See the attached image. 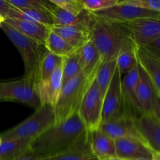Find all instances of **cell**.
Masks as SVG:
<instances>
[{"label":"cell","instance_id":"obj_1","mask_svg":"<svg viewBox=\"0 0 160 160\" xmlns=\"http://www.w3.org/2000/svg\"><path fill=\"white\" fill-rule=\"evenodd\" d=\"M89 134L77 112L62 123L49 128L33 141L30 149L38 157L45 159L76 146Z\"/></svg>","mask_w":160,"mask_h":160},{"label":"cell","instance_id":"obj_2","mask_svg":"<svg viewBox=\"0 0 160 160\" xmlns=\"http://www.w3.org/2000/svg\"><path fill=\"white\" fill-rule=\"evenodd\" d=\"M95 18L91 30V40L100 55L101 64H104L117 59L118 55L130 38L119 23L97 17Z\"/></svg>","mask_w":160,"mask_h":160},{"label":"cell","instance_id":"obj_3","mask_svg":"<svg viewBox=\"0 0 160 160\" xmlns=\"http://www.w3.org/2000/svg\"><path fill=\"white\" fill-rule=\"evenodd\" d=\"M0 28L21 56L24 66V78L31 80L38 85L41 61L47 51L45 45L20 34L4 21L0 23Z\"/></svg>","mask_w":160,"mask_h":160},{"label":"cell","instance_id":"obj_4","mask_svg":"<svg viewBox=\"0 0 160 160\" xmlns=\"http://www.w3.org/2000/svg\"><path fill=\"white\" fill-rule=\"evenodd\" d=\"M93 81L86 78L80 72L63 85L59 99L53 108L55 114L54 125L62 123L78 112L83 97Z\"/></svg>","mask_w":160,"mask_h":160},{"label":"cell","instance_id":"obj_5","mask_svg":"<svg viewBox=\"0 0 160 160\" xmlns=\"http://www.w3.org/2000/svg\"><path fill=\"white\" fill-rule=\"evenodd\" d=\"M55 124L53 107L42 105L34 113L13 127L0 134L2 139H24L34 141Z\"/></svg>","mask_w":160,"mask_h":160},{"label":"cell","instance_id":"obj_6","mask_svg":"<svg viewBox=\"0 0 160 160\" xmlns=\"http://www.w3.org/2000/svg\"><path fill=\"white\" fill-rule=\"evenodd\" d=\"M103 101V95L94 80L88 88L78 111L89 134L100 128L102 122Z\"/></svg>","mask_w":160,"mask_h":160},{"label":"cell","instance_id":"obj_7","mask_svg":"<svg viewBox=\"0 0 160 160\" xmlns=\"http://www.w3.org/2000/svg\"><path fill=\"white\" fill-rule=\"evenodd\" d=\"M0 98L3 101L23 103L35 109L42 106L37 85L25 78L14 81L0 82Z\"/></svg>","mask_w":160,"mask_h":160},{"label":"cell","instance_id":"obj_8","mask_svg":"<svg viewBox=\"0 0 160 160\" xmlns=\"http://www.w3.org/2000/svg\"><path fill=\"white\" fill-rule=\"evenodd\" d=\"M119 24L136 46L144 47L160 38V18L137 19Z\"/></svg>","mask_w":160,"mask_h":160},{"label":"cell","instance_id":"obj_9","mask_svg":"<svg viewBox=\"0 0 160 160\" xmlns=\"http://www.w3.org/2000/svg\"><path fill=\"white\" fill-rule=\"evenodd\" d=\"M95 17L113 23H125L142 18H160V12L119 1L117 5L98 12H92Z\"/></svg>","mask_w":160,"mask_h":160},{"label":"cell","instance_id":"obj_10","mask_svg":"<svg viewBox=\"0 0 160 160\" xmlns=\"http://www.w3.org/2000/svg\"><path fill=\"white\" fill-rule=\"evenodd\" d=\"M135 117L136 116L125 112L119 117L101 123L99 129L114 140L120 138L133 139L145 144L135 124Z\"/></svg>","mask_w":160,"mask_h":160},{"label":"cell","instance_id":"obj_11","mask_svg":"<svg viewBox=\"0 0 160 160\" xmlns=\"http://www.w3.org/2000/svg\"><path fill=\"white\" fill-rule=\"evenodd\" d=\"M121 80L122 76L116 68L111 84L104 97L101 123L126 112L121 88Z\"/></svg>","mask_w":160,"mask_h":160},{"label":"cell","instance_id":"obj_12","mask_svg":"<svg viewBox=\"0 0 160 160\" xmlns=\"http://www.w3.org/2000/svg\"><path fill=\"white\" fill-rule=\"evenodd\" d=\"M140 134L151 151L160 156V121L152 113H141L134 118Z\"/></svg>","mask_w":160,"mask_h":160},{"label":"cell","instance_id":"obj_13","mask_svg":"<svg viewBox=\"0 0 160 160\" xmlns=\"http://www.w3.org/2000/svg\"><path fill=\"white\" fill-rule=\"evenodd\" d=\"M139 79L136 88V97L141 113H152L156 89L143 67L138 63Z\"/></svg>","mask_w":160,"mask_h":160},{"label":"cell","instance_id":"obj_14","mask_svg":"<svg viewBox=\"0 0 160 160\" xmlns=\"http://www.w3.org/2000/svg\"><path fill=\"white\" fill-rule=\"evenodd\" d=\"M116 157L123 160L153 159V152L144 143L133 139L115 140Z\"/></svg>","mask_w":160,"mask_h":160},{"label":"cell","instance_id":"obj_15","mask_svg":"<svg viewBox=\"0 0 160 160\" xmlns=\"http://www.w3.org/2000/svg\"><path fill=\"white\" fill-rule=\"evenodd\" d=\"M63 88L62 65L56 70L50 78L37 85V92L42 105L54 108L59 99Z\"/></svg>","mask_w":160,"mask_h":160},{"label":"cell","instance_id":"obj_16","mask_svg":"<svg viewBox=\"0 0 160 160\" xmlns=\"http://www.w3.org/2000/svg\"><path fill=\"white\" fill-rule=\"evenodd\" d=\"M80 70L86 78L93 81L101 66L100 55L93 41L89 40L78 49Z\"/></svg>","mask_w":160,"mask_h":160},{"label":"cell","instance_id":"obj_17","mask_svg":"<svg viewBox=\"0 0 160 160\" xmlns=\"http://www.w3.org/2000/svg\"><path fill=\"white\" fill-rule=\"evenodd\" d=\"M7 24L26 37L36 41L42 45H45L50 28L42 23L28 20L6 18L4 20Z\"/></svg>","mask_w":160,"mask_h":160},{"label":"cell","instance_id":"obj_18","mask_svg":"<svg viewBox=\"0 0 160 160\" xmlns=\"http://www.w3.org/2000/svg\"><path fill=\"white\" fill-rule=\"evenodd\" d=\"M89 142L93 153L98 160L116 158L115 140L100 129L89 134Z\"/></svg>","mask_w":160,"mask_h":160},{"label":"cell","instance_id":"obj_19","mask_svg":"<svg viewBox=\"0 0 160 160\" xmlns=\"http://www.w3.org/2000/svg\"><path fill=\"white\" fill-rule=\"evenodd\" d=\"M139 79V67L138 63L131 71L124 75L121 80V88L123 97L125 109L127 113L132 114L133 109L140 112L137 100L136 97V88ZM133 115V114H132Z\"/></svg>","mask_w":160,"mask_h":160},{"label":"cell","instance_id":"obj_20","mask_svg":"<svg viewBox=\"0 0 160 160\" xmlns=\"http://www.w3.org/2000/svg\"><path fill=\"white\" fill-rule=\"evenodd\" d=\"M136 54L138 63L145 70L156 91L160 94V59L144 47L136 46Z\"/></svg>","mask_w":160,"mask_h":160},{"label":"cell","instance_id":"obj_21","mask_svg":"<svg viewBox=\"0 0 160 160\" xmlns=\"http://www.w3.org/2000/svg\"><path fill=\"white\" fill-rule=\"evenodd\" d=\"M50 29L61 36L75 49H79L91 39V30L87 28L53 25Z\"/></svg>","mask_w":160,"mask_h":160},{"label":"cell","instance_id":"obj_22","mask_svg":"<svg viewBox=\"0 0 160 160\" xmlns=\"http://www.w3.org/2000/svg\"><path fill=\"white\" fill-rule=\"evenodd\" d=\"M32 141L24 139H2L0 160H15L31 148Z\"/></svg>","mask_w":160,"mask_h":160},{"label":"cell","instance_id":"obj_23","mask_svg":"<svg viewBox=\"0 0 160 160\" xmlns=\"http://www.w3.org/2000/svg\"><path fill=\"white\" fill-rule=\"evenodd\" d=\"M43 160H98L93 153L89 142V134L76 146L59 155Z\"/></svg>","mask_w":160,"mask_h":160},{"label":"cell","instance_id":"obj_24","mask_svg":"<svg viewBox=\"0 0 160 160\" xmlns=\"http://www.w3.org/2000/svg\"><path fill=\"white\" fill-rule=\"evenodd\" d=\"M116 61L117 69L121 76L128 73L137 65L136 45L132 42L131 39H130L122 47L120 52L118 55Z\"/></svg>","mask_w":160,"mask_h":160},{"label":"cell","instance_id":"obj_25","mask_svg":"<svg viewBox=\"0 0 160 160\" xmlns=\"http://www.w3.org/2000/svg\"><path fill=\"white\" fill-rule=\"evenodd\" d=\"M44 45L50 52L63 58L70 56L77 50L51 29Z\"/></svg>","mask_w":160,"mask_h":160},{"label":"cell","instance_id":"obj_26","mask_svg":"<svg viewBox=\"0 0 160 160\" xmlns=\"http://www.w3.org/2000/svg\"><path fill=\"white\" fill-rule=\"evenodd\" d=\"M64 58L56 56L47 50L42 56L39 70V82H43L51 77V75L56 71L63 64Z\"/></svg>","mask_w":160,"mask_h":160},{"label":"cell","instance_id":"obj_27","mask_svg":"<svg viewBox=\"0 0 160 160\" xmlns=\"http://www.w3.org/2000/svg\"><path fill=\"white\" fill-rule=\"evenodd\" d=\"M116 68H117L116 59L110 61L104 64H101L99 68L98 72H97L94 80L97 82L103 97H104L105 94L108 91Z\"/></svg>","mask_w":160,"mask_h":160},{"label":"cell","instance_id":"obj_28","mask_svg":"<svg viewBox=\"0 0 160 160\" xmlns=\"http://www.w3.org/2000/svg\"><path fill=\"white\" fill-rule=\"evenodd\" d=\"M80 72H81V70H80L78 49H77L75 52L67 57H64L63 59V85L75 78Z\"/></svg>","mask_w":160,"mask_h":160},{"label":"cell","instance_id":"obj_29","mask_svg":"<svg viewBox=\"0 0 160 160\" xmlns=\"http://www.w3.org/2000/svg\"><path fill=\"white\" fill-rule=\"evenodd\" d=\"M51 2L61 9L75 16H79L86 10L83 0H51Z\"/></svg>","mask_w":160,"mask_h":160},{"label":"cell","instance_id":"obj_30","mask_svg":"<svg viewBox=\"0 0 160 160\" xmlns=\"http://www.w3.org/2000/svg\"><path fill=\"white\" fill-rule=\"evenodd\" d=\"M7 2L17 9H36L47 10V1L45 0H6Z\"/></svg>","mask_w":160,"mask_h":160},{"label":"cell","instance_id":"obj_31","mask_svg":"<svg viewBox=\"0 0 160 160\" xmlns=\"http://www.w3.org/2000/svg\"><path fill=\"white\" fill-rule=\"evenodd\" d=\"M119 0H83L86 10L90 12H98L115 6Z\"/></svg>","mask_w":160,"mask_h":160},{"label":"cell","instance_id":"obj_32","mask_svg":"<svg viewBox=\"0 0 160 160\" xmlns=\"http://www.w3.org/2000/svg\"><path fill=\"white\" fill-rule=\"evenodd\" d=\"M126 4L160 12V0H122Z\"/></svg>","mask_w":160,"mask_h":160},{"label":"cell","instance_id":"obj_33","mask_svg":"<svg viewBox=\"0 0 160 160\" xmlns=\"http://www.w3.org/2000/svg\"><path fill=\"white\" fill-rule=\"evenodd\" d=\"M144 48L147 50L150 53L160 59V38L151 42L148 45H145Z\"/></svg>","mask_w":160,"mask_h":160},{"label":"cell","instance_id":"obj_34","mask_svg":"<svg viewBox=\"0 0 160 160\" xmlns=\"http://www.w3.org/2000/svg\"><path fill=\"white\" fill-rule=\"evenodd\" d=\"M152 114L160 121V94L158 92H156L154 100Z\"/></svg>","mask_w":160,"mask_h":160},{"label":"cell","instance_id":"obj_35","mask_svg":"<svg viewBox=\"0 0 160 160\" xmlns=\"http://www.w3.org/2000/svg\"><path fill=\"white\" fill-rule=\"evenodd\" d=\"M12 6L7 2L6 0H0V14L4 19L7 18Z\"/></svg>","mask_w":160,"mask_h":160},{"label":"cell","instance_id":"obj_36","mask_svg":"<svg viewBox=\"0 0 160 160\" xmlns=\"http://www.w3.org/2000/svg\"><path fill=\"white\" fill-rule=\"evenodd\" d=\"M15 160H43V159H40V158L38 157L37 156H35V155L31 151V149H30L29 151L27 152L26 153L22 155L21 156H20V157H18Z\"/></svg>","mask_w":160,"mask_h":160},{"label":"cell","instance_id":"obj_37","mask_svg":"<svg viewBox=\"0 0 160 160\" xmlns=\"http://www.w3.org/2000/svg\"><path fill=\"white\" fill-rule=\"evenodd\" d=\"M108 160H123V159H119V158H113V159H108Z\"/></svg>","mask_w":160,"mask_h":160},{"label":"cell","instance_id":"obj_38","mask_svg":"<svg viewBox=\"0 0 160 160\" xmlns=\"http://www.w3.org/2000/svg\"><path fill=\"white\" fill-rule=\"evenodd\" d=\"M0 19H2V20H5V19L3 18V16H2L1 14H0Z\"/></svg>","mask_w":160,"mask_h":160},{"label":"cell","instance_id":"obj_39","mask_svg":"<svg viewBox=\"0 0 160 160\" xmlns=\"http://www.w3.org/2000/svg\"><path fill=\"white\" fill-rule=\"evenodd\" d=\"M3 21H4V20H2V19H0V23H3Z\"/></svg>","mask_w":160,"mask_h":160},{"label":"cell","instance_id":"obj_40","mask_svg":"<svg viewBox=\"0 0 160 160\" xmlns=\"http://www.w3.org/2000/svg\"><path fill=\"white\" fill-rule=\"evenodd\" d=\"M137 160H152V159H137ZM153 160V159H152Z\"/></svg>","mask_w":160,"mask_h":160},{"label":"cell","instance_id":"obj_41","mask_svg":"<svg viewBox=\"0 0 160 160\" xmlns=\"http://www.w3.org/2000/svg\"><path fill=\"white\" fill-rule=\"evenodd\" d=\"M1 141H2V138H1V137H0V142H1Z\"/></svg>","mask_w":160,"mask_h":160},{"label":"cell","instance_id":"obj_42","mask_svg":"<svg viewBox=\"0 0 160 160\" xmlns=\"http://www.w3.org/2000/svg\"><path fill=\"white\" fill-rule=\"evenodd\" d=\"M0 102H3V100L1 99V98H0Z\"/></svg>","mask_w":160,"mask_h":160}]
</instances>
